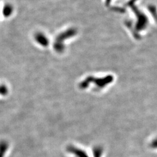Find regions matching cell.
<instances>
[{
    "mask_svg": "<svg viewBox=\"0 0 157 157\" xmlns=\"http://www.w3.org/2000/svg\"><path fill=\"white\" fill-rule=\"evenodd\" d=\"M8 150V145L5 142L0 143V157H4Z\"/></svg>",
    "mask_w": 157,
    "mask_h": 157,
    "instance_id": "6da1fadb",
    "label": "cell"
},
{
    "mask_svg": "<svg viewBox=\"0 0 157 157\" xmlns=\"http://www.w3.org/2000/svg\"><path fill=\"white\" fill-rule=\"evenodd\" d=\"M111 1H112V0H105V5L108 6L111 3Z\"/></svg>",
    "mask_w": 157,
    "mask_h": 157,
    "instance_id": "7a4b0ae2",
    "label": "cell"
}]
</instances>
